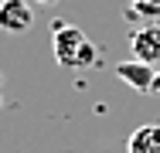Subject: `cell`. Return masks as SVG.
Segmentation results:
<instances>
[{
    "mask_svg": "<svg viewBox=\"0 0 160 153\" xmlns=\"http://www.w3.org/2000/svg\"><path fill=\"white\" fill-rule=\"evenodd\" d=\"M0 106H3V95H0Z\"/></svg>",
    "mask_w": 160,
    "mask_h": 153,
    "instance_id": "9",
    "label": "cell"
},
{
    "mask_svg": "<svg viewBox=\"0 0 160 153\" xmlns=\"http://www.w3.org/2000/svg\"><path fill=\"white\" fill-rule=\"evenodd\" d=\"M129 51H133V58L147 61V65H157V61H160V21L143 24V27L133 31V37H129Z\"/></svg>",
    "mask_w": 160,
    "mask_h": 153,
    "instance_id": "3",
    "label": "cell"
},
{
    "mask_svg": "<svg viewBox=\"0 0 160 153\" xmlns=\"http://www.w3.org/2000/svg\"><path fill=\"white\" fill-rule=\"evenodd\" d=\"M34 27V10L28 0H0V31L28 34Z\"/></svg>",
    "mask_w": 160,
    "mask_h": 153,
    "instance_id": "2",
    "label": "cell"
},
{
    "mask_svg": "<svg viewBox=\"0 0 160 153\" xmlns=\"http://www.w3.org/2000/svg\"><path fill=\"white\" fill-rule=\"evenodd\" d=\"M153 92H157V95H160V72H157V75H153Z\"/></svg>",
    "mask_w": 160,
    "mask_h": 153,
    "instance_id": "8",
    "label": "cell"
},
{
    "mask_svg": "<svg viewBox=\"0 0 160 153\" xmlns=\"http://www.w3.org/2000/svg\"><path fill=\"white\" fill-rule=\"evenodd\" d=\"M126 153H160V122L136 126L126 140Z\"/></svg>",
    "mask_w": 160,
    "mask_h": 153,
    "instance_id": "5",
    "label": "cell"
},
{
    "mask_svg": "<svg viewBox=\"0 0 160 153\" xmlns=\"http://www.w3.org/2000/svg\"><path fill=\"white\" fill-rule=\"evenodd\" d=\"M153 65H147V61H140V58H129V61H119L116 65V78L119 82H126L133 92H153Z\"/></svg>",
    "mask_w": 160,
    "mask_h": 153,
    "instance_id": "4",
    "label": "cell"
},
{
    "mask_svg": "<svg viewBox=\"0 0 160 153\" xmlns=\"http://www.w3.org/2000/svg\"><path fill=\"white\" fill-rule=\"evenodd\" d=\"M34 3H38V7H55L58 0H34Z\"/></svg>",
    "mask_w": 160,
    "mask_h": 153,
    "instance_id": "7",
    "label": "cell"
},
{
    "mask_svg": "<svg viewBox=\"0 0 160 153\" xmlns=\"http://www.w3.org/2000/svg\"><path fill=\"white\" fill-rule=\"evenodd\" d=\"M51 48H55V61L62 68H89L96 65V44L75 27V24H55V34H51Z\"/></svg>",
    "mask_w": 160,
    "mask_h": 153,
    "instance_id": "1",
    "label": "cell"
},
{
    "mask_svg": "<svg viewBox=\"0 0 160 153\" xmlns=\"http://www.w3.org/2000/svg\"><path fill=\"white\" fill-rule=\"evenodd\" d=\"M126 17H143V21H160V0H126Z\"/></svg>",
    "mask_w": 160,
    "mask_h": 153,
    "instance_id": "6",
    "label": "cell"
}]
</instances>
